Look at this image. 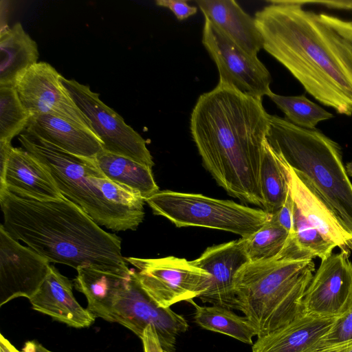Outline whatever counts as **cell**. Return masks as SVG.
Segmentation results:
<instances>
[{
    "label": "cell",
    "mask_w": 352,
    "mask_h": 352,
    "mask_svg": "<svg viewBox=\"0 0 352 352\" xmlns=\"http://www.w3.org/2000/svg\"><path fill=\"white\" fill-rule=\"evenodd\" d=\"M255 13L263 49L316 100L352 115V21L271 1Z\"/></svg>",
    "instance_id": "6da1fadb"
},
{
    "label": "cell",
    "mask_w": 352,
    "mask_h": 352,
    "mask_svg": "<svg viewBox=\"0 0 352 352\" xmlns=\"http://www.w3.org/2000/svg\"><path fill=\"white\" fill-rule=\"evenodd\" d=\"M270 116L262 98L219 82L199 96L190 121L202 164L218 185L241 202L259 207L258 172Z\"/></svg>",
    "instance_id": "7a4b0ae2"
},
{
    "label": "cell",
    "mask_w": 352,
    "mask_h": 352,
    "mask_svg": "<svg viewBox=\"0 0 352 352\" xmlns=\"http://www.w3.org/2000/svg\"><path fill=\"white\" fill-rule=\"evenodd\" d=\"M5 230L50 262L129 273L121 240L63 196L41 200L0 188Z\"/></svg>",
    "instance_id": "3957f363"
},
{
    "label": "cell",
    "mask_w": 352,
    "mask_h": 352,
    "mask_svg": "<svg viewBox=\"0 0 352 352\" xmlns=\"http://www.w3.org/2000/svg\"><path fill=\"white\" fill-rule=\"evenodd\" d=\"M315 264L280 253L244 264L236 272L234 289L237 310L245 314L257 337L287 324L303 312L302 300Z\"/></svg>",
    "instance_id": "277c9868"
},
{
    "label": "cell",
    "mask_w": 352,
    "mask_h": 352,
    "mask_svg": "<svg viewBox=\"0 0 352 352\" xmlns=\"http://www.w3.org/2000/svg\"><path fill=\"white\" fill-rule=\"evenodd\" d=\"M266 139L294 171L302 175L352 236V182L343 164L342 147L320 131L270 116Z\"/></svg>",
    "instance_id": "5b68a950"
},
{
    "label": "cell",
    "mask_w": 352,
    "mask_h": 352,
    "mask_svg": "<svg viewBox=\"0 0 352 352\" xmlns=\"http://www.w3.org/2000/svg\"><path fill=\"white\" fill-rule=\"evenodd\" d=\"M19 140L52 175L58 190L99 226L114 231L135 230L139 223L112 205L98 185L105 177L95 158L67 153L24 131Z\"/></svg>",
    "instance_id": "8992f818"
},
{
    "label": "cell",
    "mask_w": 352,
    "mask_h": 352,
    "mask_svg": "<svg viewBox=\"0 0 352 352\" xmlns=\"http://www.w3.org/2000/svg\"><path fill=\"white\" fill-rule=\"evenodd\" d=\"M155 214L176 227H201L230 232L247 237L270 220L265 210L230 200L170 190H160L145 199Z\"/></svg>",
    "instance_id": "52a82bcc"
},
{
    "label": "cell",
    "mask_w": 352,
    "mask_h": 352,
    "mask_svg": "<svg viewBox=\"0 0 352 352\" xmlns=\"http://www.w3.org/2000/svg\"><path fill=\"white\" fill-rule=\"evenodd\" d=\"M138 270V280L150 298L163 308L199 298L209 287L210 275L186 258H125Z\"/></svg>",
    "instance_id": "ba28073f"
},
{
    "label": "cell",
    "mask_w": 352,
    "mask_h": 352,
    "mask_svg": "<svg viewBox=\"0 0 352 352\" xmlns=\"http://www.w3.org/2000/svg\"><path fill=\"white\" fill-rule=\"evenodd\" d=\"M69 95L89 120L105 151L129 157L150 168L154 166L146 141L122 117L104 104L89 86L61 78Z\"/></svg>",
    "instance_id": "9c48e42d"
},
{
    "label": "cell",
    "mask_w": 352,
    "mask_h": 352,
    "mask_svg": "<svg viewBox=\"0 0 352 352\" xmlns=\"http://www.w3.org/2000/svg\"><path fill=\"white\" fill-rule=\"evenodd\" d=\"M202 43L215 63L219 82L256 98L270 96L272 76L263 63L244 51L208 19L204 18Z\"/></svg>",
    "instance_id": "30bf717a"
},
{
    "label": "cell",
    "mask_w": 352,
    "mask_h": 352,
    "mask_svg": "<svg viewBox=\"0 0 352 352\" xmlns=\"http://www.w3.org/2000/svg\"><path fill=\"white\" fill-rule=\"evenodd\" d=\"M113 322H118L140 338L146 327L152 326L164 351L174 352L177 337L187 331L188 324L181 315L163 308L150 298L140 285L133 270L128 287L117 299Z\"/></svg>",
    "instance_id": "8fae6325"
},
{
    "label": "cell",
    "mask_w": 352,
    "mask_h": 352,
    "mask_svg": "<svg viewBox=\"0 0 352 352\" xmlns=\"http://www.w3.org/2000/svg\"><path fill=\"white\" fill-rule=\"evenodd\" d=\"M62 77L50 64L38 62L21 77L14 87L31 116L52 114L94 133L89 120L63 85Z\"/></svg>",
    "instance_id": "7c38bea8"
},
{
    "label": "cell",
    "mask_w": 352,
    "mask_h": 352,
    "mask_svg": "<svg viewBox=\"0 0 352 352\" xmlns=\"http://www.w3.org/2000/svg\"><path fill=\"white\" fill-rule=\"evenodd\" d=\"M48 259L21 243L0 226V307L14 298L30 299L50 270Z\"/></svg>",
    "instance_id": "4fadbf2b"
},
{
    "label": "cell",
    "mask_w": 352,
    "mask_h": 352,
    "mask_svg": "<svg viewBox=\"0 0 352 352\" xmlns=\"http://www.w3.org/2000/svg\"><path fill=\"white\" fill-rule=\"evenodd\" d=\"M349 254H332L321 260L302 300L303 311L342 317L352 307V263Z\"/></svg>",
    "instance_id": "5bb4252c"
},
{
    "label": "cell",
    "mask_w": 352,
    "mask_h": 352,
    "mask_svg": "<svg viewBox=\"0 0 352 352\" xmlns=\"http://www.w3.org/2000/svg\"><path fill=\"white\" fill-rule=\"evenodd\" d=\"M190 262L208 272L211 277L208 289L199 297L202 302L237 310L234 276L249 262L243 239L208 247Z\"/></svg>",
    "instance_id": "9a60e30c"
},
{
    "label": "cell",
    "mask_w": 352,
    "mask_h": 352,
    "mask_svg": "<svg viewBox=\"0 0 352 352\" xmlns=\"http://www.w3.org/2000/svg\"><path fill=\"white\" fill-rule=\"evenodd\" d=\"M0 188L41 200L63 197L43 165L26 150L13 146L0 164Z\"/></svg>",
    "instance_id": "2e32d148"
},
{
    "label": "cell",
    "mask_w": 352,
    "mask_h": 352,
    "mask_svg": "<svg viewBox=\"0 0 352 352\" xmlns=\"http://www.w3.org/2000/svg\"><path fill=\"white\" fill-rule=\"evenodd\" d=\"M72 282L54 266L29 299L33 309L74 328L91 326L96 317L76 300Z\"/></svg>",
    "instance_id": "e0dca14e"
},
{
    "label": "cell",
    "mask_w": 352,
    "mask_h": 352,
    "mask_svg": "<svg viewBox=\"0 0 352 352\" xmlns=\"http://www.w3.org/2000/svg\"><path fill=\"white\" fill-rule=\"evenodd\" d=\"M341 317L302 312L287 324L258 338L252 352H305L327 333Z\"/></svg>",
    "instance_id": "ac0fdd59"
},
{
    "label": "cell",
    "mask_w": 352,
    "mask_h": 352,
    "mask_svg": "<svg viewBox=\"0 0 352 352\" xmlns=\"http://www.w3.org/2000/svg\"><path fill=\"white\" fill-rule=\"evenodd\" d=\"M76 270L74 286L85 296L87 309L96 318L113 322L114 305L128 287L133 269L129 273H121L86 265Z\"/></svg>",
    "instance_id": "d6986e66"
},
{
    "label": "cell",
    "mask_w": 352,
    "mask_h": 352,
    "mask_svg": "<svg viewBox=\"0 0 352 352\" xmlns=\"http://www.w3.org/2000/svg\"><path fill=\"white\" fill-rule=\"evenodd\" d=\"M292 195L306 219L341 252L351 254L352 236L341 226L333 211L310 184L289 166Z\"/></svg>",
    "instance_id": "ffe728a7"
},
{
    "label": "cell",
    "mask_w": 352,
    "mask_h": 352,
    "mask_svg": "<svg viewBox=\"0 0 352 352\" xmlns=\"http://www.w3.org/2000/svg\"><path fill=\"white\" fill-rule=\"evenodd\" d=\"M197 6L229 38L253 56L263 49V38L254 18L234 0H199Z\"/></svg>",
    "instance_id": "44dd1931"
},
{
    "label": "cell",
    "mask_w": 352,
    "mask_h": 352,
    "mask_svg": "<svg viewBox=\"0 0 352 352\" xmlns=\"http://www.w3.org/2000/svg\"><path fill=\"white\" fill-rule=\"evenodd\" d=\"M25 131L82 157L94 159L104 150L102 142L94 133L52 114L31 116Z\"/></svg>",
    "instance_id": "7402d4cb"
},
{
    "label": "cell",
    "mask_w": 352,
    "mask_h": 352,
    "mask_svg": "<svg viewBox=\"0 0 352 352\" xmlns=\"http://www.w3.org/2000/svg\"><path fill=\"white\" fill-rule=\"evenodd\" d=\"M39 58L38 45L21 23L0 31V87H14Z\"/></svg>",
    "instance_id": "603a6c76"
},
{
    "label": "cell",
    "mask_w": 352,
    "mask_h": 352,
    "mask_svg": "<svg viewBox=\"0 0 352 352\" xmlns=\"http://www.w3.org/2000/svg\"><path fill=\"white\" fill-rule=\"evenodd\" d=\"M95 160L107 179L137 192L144 201L160 191L152 168L144 164L104 150L96 156Z\"/></svg>",
    "instance_id": "cb8c5ba5"
},
{
    "label": "cell",
    "mask_w": 352,
    "mask_h": 352,
    "mask_svg": "<svg viewBox=\"0 0 352 352\" xmlns=\"http://www.w3.org/2000/svg\"><path fill=\"white\" fill-rule=\"evenodd\" d=\"M258 184L263 198V210L270 215L276 213L284 204L290 190L288 165L265 142L259 167Z\"/></svg>",
    "instance_id": "d4e9b609"
},
{
    "label": "cell",
    "mask_w": 352,
    "mask_h": 352,
    "mask_svg": "<svg viewBox=\"0 0 352 352\" xmlns=\"http://www.w3.org/2000/svg\"><path fill=\"white\" fill-rule=\"evenodd\" d=\"M195 307L194 319L202 329L220 333L248 344H252L256 329L245 316H240L225 307L200 306L193 300L188 301Z\"/></svg>",
    "instance_id": "484cf974"
},
{
    "label": "cell",
    "mask_w": 352,
    "mask_h": 352,
    "mask_svg": "<svg viewBox=\"0 0 352 352\" xmlns=\"http://www.w3.org/2000/svg\"><path fill=\"white\" fill-rule=\"evenodd\" d=\"M290 234L272 217L254 234L243 239L249 261L273 258L283 250Z\"/></svg>",
    "instance_id": "4316f807"
},
{
    "label": "cell",
    "mask_w": 352,
    "mask_h": 352,
    "mask_svg": "<svg viewBox=\"0 0 352 352\" xmlns=\"http://www.w3.org/2000/svg\"><path fill=\"white\" fill-rule=\"evenodd\" d=\"M269 97L284 113L285 119L300 127L314 129L318 122L333 117L305 95L287 96L272 92Z\"/></svg>",
    "instance_id": "83f0119b"
},
{
    "label": "cell",
    "mask_w": 352,
    "mask_h": 352,
    "mask_svg": "<svg viewBox=\"0 0 352 352\" xmlns=\"http://www.w3.org/2000/svg\"><path fill=\"white\" fill-rule=\"evenodd\" d=\"M31 116L14 87H0V141L11 142L27 128Z\"/></svg>",
    "instance_id": "f1b7e54d"
},
{
    "label": "cell",
    "mask_w": 352,
    "mask_h": 352,
    "mask_svg": "<svg viewBox=\"0 0 352 352\" xmlns=\"http://www.w3.org/2000/svg\"><path fill=\"white\" fill-rule=\"evenodd\" d=\"M293 218V234L290 239L300 251L311 259L323 260L333 254L336 246L306 219L294 201Z\"/></svg>",
    "instance_id": "f546056e"
},
{
    "label": "cell",
    "mask_w": 352,
    "mask_h": 352,
    "mask_svg": "<svg viewBox=\"0 0 352 352\" xmlns=\"http://www.w3.org/2000/svg\"><path fill=\"white\" fill-rule=\"evenodd\" d=\"M352 339V307L329 331L305 352H312Z\"/></svg>",
    "instance_id": "4dcf8cb0"
},
{
    "label": "cell",
    "mask_w": 352,
    "mask_h": 352,
    "mask_svg": "<svg viewBox=\"0 0 352 352\" xmlns=\"http://www.w3.org/2000/svg\"><path fill=\"white\" fill-rule=\"evenodd\" d=\"M294 199L290 190L287 199L280 209L271 217L290 234H293L294 226Z\"/></svg>",
    "instance_id": "1f68e13d"
},
{
    "label": "cell",
    "mask_w": 352,
    "mask_h": 352,
    "mask_svg": "<svg viewBox=\"0 0 352 352\" xmlns=\"http://www.w3.org/2000/svg\"><path fill=\"white\" fill-rule=\"evenodd\" d=\"M155 3L169 9L179 21L186 19L197 12L196 6H190L187 1L182 0H157Z\"/></svg>",
    "instance_id": "d6a6232c"
},
{
    "label": "cell",
    "mask_w": 352,
    "mask_h": 352,
    "mask_svg": "<svg viewBox=\"0 0 352 352\" xmlns=\"http://www.w3.org/2000/svg\"><path fill=\"white\" fill-rule=\"evenodd\" d=\"M140 339L142 342L144 352H164L157 334L152 326L146 327Z\"/></svg>",
    "instance_id": "836d02e7"
},
{
    "label": "cell",
    "mask_w": 352,
    "mask_h": 352,
    "mask_svg": "<svg viewBox=\"0 0 352 352\" xmlns=\"http://www.w3.org/2000/svg\"><path fill=\"white\" fill-rule=\"evenodd\" d=\"M311 3L319 4L330 8L352 10V0L341 1H311Z\"/></svg>",
    "instance_id": "e575fe53"
},
{
    "label": "cell",
    "mask_w": 352,
    "mask_h": 352,
    "mask_svg": "<svg viewBox=\"0 0 352 352\" xmlns=\"http://www.w3.org/2000/svg\"><path fill=\"white\" fill-rule=\"evenodd\" d=\"M312 352H352V339Z\"/></svg>",
    "instance_id": "d590c367"
},
{
    "label": "cell",
    "mask_w": 352,
    "mask_h": 352,
    "mask_svg": "<svg viewBox=\"0 0 352 352\" xmlns=\"http://www.w3.org/2000/svg\"><path fill=\"white\" fill-rule=\"evenodd\" d=\"M22 352H53L49 351L41 344L34 341H28L25 343Z\"/></svg>",
    "instance_id": "8d00e7d4"
},
{
    "label": "cell",
    "mask_w": 352,
    "mask_h": 352,
    "mask_svg": "<svg viewBox=\"0 0 352 352\" xmlns=\"http://www.w3.org/2000/svg\"><path fill=\"white\" fill-rule=\"evenodd\" d=\"M0 352H22L16 349L2 333H0Z\"/></svg>",
    "instance_id": "74e56055"
},
{
    "label": "cell",
    "mask_w": 352,
    "mask_h": 352,
    "mask_svg": "<svg viewBox=\"0 0 352 352\" xmlns=\"http://www.w3.org/2000/svg\"><path fill=\"white\" fill-rule=\"evenodd\" d=\"M345 168L348 176L352 177V162L346 163Z\"/></svg>",
    "instance_id": "f35d334b"
},
{
    "label": "cell",
    "mask_w": 352,
    "mask_h": 352,
    "mask_svg": "<svg viewBox=\"0 0 352 352\" xmlns=\"http://www.w3.org/2000/svg\"><path fill=\"white\" fill-rule=\"evenodd\" d=\"M164 352H168V351H164Z\"/></svg>",
    "instance_id": "ab89813d"
}]
</instances>
